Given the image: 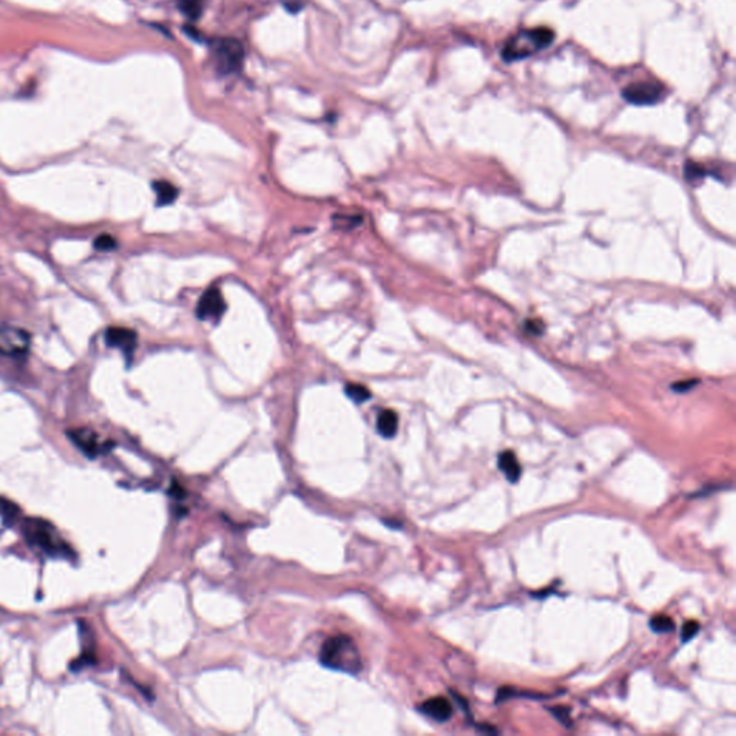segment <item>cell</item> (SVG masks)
I'll list each match as a JSON object with an SVG mask.
<instances>
[{
    "mask_svg": "<svg viewBox=\"0 0 736 736\" xmlns=\"http://www.w3.org/2000/svg\"><path fill=\"white\" fill-rule=\"evenodd\" d=\"M398 429V417L393 410H383L377 417V431L386 439L396 436Z\"/></svg>",
    "mask_w": 736,
    "mask_h": 736,
    "instance_id": "7c38bea8",
    "label": "cell"
},
{
    "mask_svg": "<svg viewBox=\"0 0 736 736\" xmlns=\"http://www.w3.org/2000/svg\"><path fill=\"white\" fill-rule=\"evenodd\" d=\"M554 41V32L548 28H535L512 36L502 49V58L508 62L528 58L541 49L548 48Z\"/></svg>",
    "mask_w": 736,
    "mask_h": 736,
    "instance_id": "3957f363",
    "label": "cell"
},
{
    "mask_svg": "<svg viewBox=\"0 0 736 736\" xmlns=\"http://www.w3.org/2000/svg\"><path fill=\"white\" fill-rule=\"evenodd\" d=\"M700 630V624L695 620H689L683 624V627H681V641L686 643L689 640H692Z\"/></svg>",
    "mask_w": 736,
    "mask_h": 736,
    "instance_id": "d6986e66",
    "label": "cell"
},
{
    "mask_svg": "<svg viewBox=\"0 0 736 736\" xmlns=\"http://www.w3.org/2000/svg\"><path fill=\"white\" fill-rule=\"evenodd\" d=\"M419 711L427 718L443 723L452 718L453 707H452V703L446 697L436 696V697H431L423 702L419 706Z\"/></svg>",
    "mask_w": 736,
    "mask_h": 736,
    "instance_id": "9c48e42d",
    "label": "cell"
},
{
    "mask_svg": "<svg viewBox=\"0 0 736 736\" xmlns=\"http://www.w3.org/2000/svg\"><path fill=\"white\" fill-rule=\"evenodd\" d=\"M154 187V193L157 196V204L158 206H166V204H170L173 203L177 196H179V190L177 187H174L172 183L169 181H155L153 184Z\"/></svg>",
    "mask_w": 736,
    "mask_h": 736,
    "instance_id": "4fadbf2b",
    "label": "cell"
},
{
    "mask_svg": "<svg viewBox=\"0 0 736 736\" xmlns=\"http://www.w3.org/2000/svg\"><path fill=\"white\" fill-rule=\"evenodd\" d=\"M95 249L97 251H101V252H111L117 248V240L108 233H104V235H99L95 242Z\"/></svg>",
    "mask_w": 736,
    "mask_h": 736,
    "instance_id": "ac0fdd59",
    "label": "cell"
},
{
    "mask_svg": "<svg viewBox=\"0 0 736 736\" xmlns=\"http://www.w3.org/2000/svg\"><path fill=\"white\" fill-rule=\"evenodd\" d=\"M69 439L79 450H83L88 457H97L104 452V445L99 442L98 434L91 429H76L68 433Z\"/></svg>",
    "mask_w": 736,
    "mask_h": 736,
    "instance_id": "ba28073f",
    "label": "cell"
},
{
    "mask_svg": "<svg viewBox=\"0 0 736 736\" xmlns=\"http://www.w3.org/2000/svg\"><path fill=\"white\" fill-rule=\"evenodd\" d=\"M703 176V170L700 169V166H695L693 162H690V165H688L686 167V177L688 180H693L696 177H702Z\"/></svg>",
    "mask_w": 736,
    "mask_h": 736,
    "instance_id": "ffe728a7",
    "label": "cell"
},
{
    "mask_svg": "<svg viewBox=\"0 0 736 736\" xmlns=\"http://www.w3.org/2000/svg\"><path fill=\"white\" fill-rule=\"evenodd\" d=\"M105 342L110 347L120 348L125 354H131L137 347V334L123 326H111L105 333Z\"/></svg>",
    "mask_w": 736,
    "mask_h": 736,
    "instance_id": "30bf717a",
    "label": "cell"
},
{
    "mask_svg": "<svg viewBox=\"0 0 736 736\" xmlns=\"http://www.w3.org/2000/svg\"><path fill=\"white\" fill-rule=\"evenodd\" d=\"M650 629L654 633H670L676 629V625H674V621L669 616L659 614V616H654L650 618Z\"/></svg>",
    "mask_w": 736,
    "mask_h": 736,
    "instance_id": "9a60e30c",
    "label": "cell"
},
{
    "mask_svg": "<svg viewBox=\"0 0 736 736\" xmlns=\"http://www.w3.org/2000/svg\"><path fill=\"white\" fill-rule=\"evenodd\" d=\"M665 88L659 83L653 81H640L633 83L623 90V98L634 105H651L662 99Z\"/></svg>",
    "mask_w": 736,
    "mask_h": 736,
    "instance_id": "5b68a950",
    "label": "cell"
},
{
    "mask_svg": "<svg viewBox=\"0 0 736 736\" xmlns=\"http://www.w3.org/2000/svg\"><path fill=\"white\" fill-rule=\"evenodd\" d=\"M551 712L554 714L555 718H558L562 723H568V718H569V711L567 707H554L551 709Z\"/></svg>",
    "mask_w": 736,
    "mask_h": 736,
    "instance_id": "44dd1931",
    "label": "cell"
},
{
    "mask_svg": "<svg viewBox=\"0 0 736 736\" xmlns=\"http://www.w3.org/2000/svg\"><path fill=\"white\" fill-rule=\"evenodd\" d=\"M31 347V335L16 326H0V354L20 357Z\"/></svg>",
    "mask_w": 736,
    "mask_h": 736,
    "instance_id": "8992f818",
    "label": "cell"
},
{
    "mask_svg": "<svg viewBox=\"0 0 736 736\" xmlns=\"http://www.w3.org/2000/svg\"><path fill=\"white\" fill-rule=\"evenodd\" d=\"M319 662L326 669L347 674H357L363 669L361 654L356 643L345 634L325 640L319 651Z\"/></svg>",
    "mask_w": 736,
    "mask_h": 736,
    "instance_id": "6da1fadb",
    "label": "cell"
},
{
    "mask_svg": "<svg viewBox=\"0 0 736 736\" xmlns=\"http://www.w3.org/2000/svg\"><path fill=\"white\" fill-rule=\"evenodd\" d=\"M498 466L511 483H516L518 480H520L522 469L513 452L511 450L502 452L498 457Z\"/></svg>",
    "mask_w": 736,
    "mask_h": 736,
    "instance_id": "8fae6325",
    "label": "cell"
},
{
    "mask_svg": "<svg viewBox=\"0 0 736 736\" xmlns=\"http://www.w3.org/2000/svg\"><path fill=\"white\" fill-rule=\"evenodd\" d=\"M345 393L352 401H356L359 404L371 398L370 390L361 384H347Z\"/></svg>",
    "mask_w": 736,
    "mask_h": 736,
    "instance_id": "e0dca14e",
    "label": "cell"
},
{
    "mask_svg": "<svg viewBox=\"0 0 736 736\" xmlns=\"http://www.w3.org/2000/svg\"><path fill=\"white\" fill-rule=\"evenodd\" d=\"M226 310L225 299L217 288L207 289L200 298L196 314L203 321H216L219 319Z\"/></svg>",
    "mask_w": 736,
    "mask_h": 736,
    "instance_id": "52a82bcc",
    "label": "cell"
},
{
    "mask_svg": "<svg viewBox=\"0 0 736 736\" xmlns=\"http://www.w3.org/2000/svg\"><path fill=\"white\" fill-rule=\"evenodd\" d=\"M22 532L29 545L52 558H69L74 553L69 545L61 538L58 529L42 518L25 520Z\"/></svg>",
    "mask_w": 736,
    "mask_h": 736,
    "instance_id": "7a4b0ae2",
    "label": "cell"
},
{
    "mask_svg": "<svg viewBox=\"0 0 736 736\" xmlns=\"http://www.w3.org/2000/svg\"><path fill=\"white\" fill-rule=\"evenodd\" d=\"M19 515L20 509L16 504L6 498H0V518H2L5 522H13Z\"/></svg>",
    "mask_w": 736,
    "mask_h": 736,
    "instance_id": "2e32d148",
    "label": "cell"
},
{
    "mask_svg": "<svg viewBox=\"0 0 736 736\" xmlns=\"http://www.w3.org/2000/svg\"><path fill=\"white\" fill-rule=\"evenodd\" d=\"M244 52L239 41L232 38H225L216 41L213 45V58L216 69L223 75L235 74L239 71L243 62Z\"/></svg>",
    "mask_w": 736,
    "mask_h": 736,
    "instance_id": "277c9868",
    "label": "cell"
},
{
    "mask_svg": "<svg viewBox=\"0 0 736 736\" xmlns=\"http://www.w3.org/2000/svg\"><path fill=\"white\" fill-rule=\"evenodd\" d=\"M177 6L188 19H197L204 6V0H177Z\"/></svg>",
    "mask_w": 736,
    "mask_h": 736,
    "instance_id": "5bb4252c",
    "label": "cell"
}]
</instances>
